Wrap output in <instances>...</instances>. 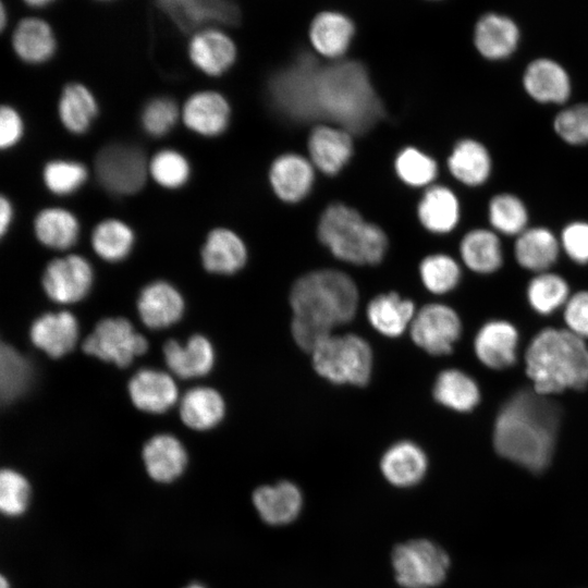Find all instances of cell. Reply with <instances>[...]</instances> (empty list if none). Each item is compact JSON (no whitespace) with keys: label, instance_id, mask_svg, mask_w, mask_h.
Wrapping results in <instances>:
<instances>
[{"label":"cell","instance_id":"6da1fadb","mask_svg":"<svg viewBox=\"0 0 588 588\" xmlns=\"http://www.w3.org/2000/svg\"><path fill=\"white\" fill-rule=\"evenodd\" d=\"M301 113L304 122L326 119L350 134H364L384 117V108L360 62L348 60L320 66L308 56Z\"/></svg>","mask_w":588,"mask_h":588},{"label":"cell","instance_id":"7a4b0ae2","mask_svg":"<svg viewBox=\"0 0 588 588\" xmlns=\"http://www.w3.org/2000/svg\"><path fill=\"white\" fill-rule=\"evenodd\" d=\"M561 408L534 390L514 393L499 411L493 446L503 458L532 471L544 470L553 456Z\"/></svg>","mask_w":588,"mask_h":588},{"label":"cell","instance_id":"3957f363","mask_svg":"<svg viewBox=\"0 0 588 588\" xmlns=\"http://www.w3.org/2000/svg\"><path fill=\"white\" fill-rule=\"evenodd\" d=\"M289 302L291 334L299 348L311 354L333 329L351 322L359 294L354 280L336 269L309 271L293 283Z\"/></svg>","mask_w":588,"mask_h":588},{"label":"cell","instance_id":"277c9868","mask_svg":"<svg viewBox=\"0 0 588 588\" xmlns=\"http://www.w3.org/2000/svg\"><path fill=\"white\" fill-rule=\"evenodd\" d=\"M532 390L550 396L588 387V346L567 329L546 328L535 335L525 354Z\"/></svg>","mask_w":588,"mask_h":588},{"label":"cell","instance_id":"5b68a950","mask_svg":"<svg viewBox=\"0 0 588 588\" xmlns=\"http://www.w3.org/2000/svg\"><path fill=\"white\" fill-rule=\"evenodd\" d=\"M317 235L335 258L359 266L381 262L389 245L379 225L365 221L357 210L340 203L324 209Z\"/></svg>","mask_w":588,"mask_h":588},{"label":"cell","instance_id":"8992f818","mask_svg":"<svg viewBox=\"0 0 588 588\" xmlns=\"http://www.w3.org/2000/svg\"><path fill=\"white\" fill-rule=\"evenodd\" d=\"M310 355L314 370L331 383L365 387L370 381L372 350L357 334H332Z\"/></svg>","mask_w":588,"mask_h":588},{"label":"cell","instance_id":"52a82bcc","mask_svg":"<svg viewBox=\"0 0 588 588\" xmlns=\"http://www.w3.org/2000/svg\"><path fill=\"white\" fill-rule=\"evenodd\" d=\"M391 564L402 588H436L445 580L450 556L434 541L418 538L396 544Z\"/></svg>","mask_w":588,"mask_h":588},{"label":"cell","instance_id":"ba28073f","mask_svg":"<svg viewBox=\"0 0 588 588\" xmlns=\"http://www.w3.org/2000/svg\"><path fill=\"white\" fill-rule=\"evenodd\" d=\"M148 161L144 151L127 143H111L95 156L97 181L109 193L119 196L139 192L147 180Z\"/></svg>","mask_w":588,"mask_h":588},{"label":"cell","instance_id":"9c48e42d","mask_svg":"<svg viewBox=\"0 0 588 588\" xmlns=\"http://www.w3.org/2000/svg\"><path fill=\"white\" fill-rule=\"evenodd\" d=\"M82 348L88 355L123 368L128 366L134 357L144 354L148 343L142 334L135 332L128 320L107 318L98 322L84 340Z\"/></svg>","mask_w":588,"mask_h":588},{"label":"cell","instance_id":"30bf717a","mask_svg":"<svg viewBox=\"0 0 588 588\" xmlns=\"http://www.w3.org/2000/svg\"><path fill=\"white\" fill-rule=\"evenodd\" d=\"M416 346L433 356L451 354L462 333V321L450 306L431 303L422 306L409 326Z\"/></svg>","mask_w":588,"mask_h":588},{"label":"cell","instance_id":"8fae6325","mask_svg":"<svg viewBox=\"0 0 588 588\" xmlns=\"http://www.w3.org/2000/svg\"><path fill=\"white\" fill-rule=\"evenodd\" d=\"M156 5L185 34L217 25L234 26L241 21L240 8L224 0H161Z\"/></svg>","mask_w":588,"mask_h":588},{"label":"cell","instance_id":"7c38bea8","mask_svg":"<svg viewBox=\"0 0 588 588\" xmlns=\"http://www.w3.org/2000/svg\"><path fill=\"white\" fill-rule=\"evenodd\" d=\"M91 283V267L78 255L51 260L42 275L46 294L53 302L61 304L75 303L84 298Z\"/></svg>","mask_w":588,"mask_h":588},{"label":"cell","instance_id":"4fadbf2b","mask_svg":"<svg viewBox=\"0 0 588 588\" xmlns=\"http://www.w3.org/2000/svg\"><path fill=\"white\" fill-rule=\"evenodd\" d=\"M252 501L261 520L270 526L293 523L304 505L302 490L290 480L257 487L252 494Z\"/></svg>","mask_w":588,"mask_h":588},{"label":"cell","instance_id":"5bb4252c","mask_svg":"<svg viewBox=\"0 0 588 588\" xmlns=\"http://www.w3.org/2000/svg\"><path fill=\"white\" fill-rule=\"evenodd\" d=\"M181 117L189 131L205 137H215L228 128L231 108L220 93L199 90L186 99Z\"/></svg>","mask_w":588,"mask_h":588},{"label":"cell","instance_id":"9a60e30c","mask_svg":"<svg viewBox=\"0 0 588 588\" xmlns=\"http://www.w3.org/2000/svg\"><path fill=\"white\" fill-rule=\"evenodd\" d=\"M236 53L234 41L216 27L193 34L187 45L193 65L213 77L224 74L234 64Z\"/></svg>","mask_w":588,"mask_h":588},{"label":"cell","instance_id":"2e32d148","mask_svg":"<svg viewBox=\"0 0 588 588\" xmlns=\"http://www.w3.org/2000/svg\"><path fill=\"white\" fill-rule=\"evenodd\" d=\"M428 464L426 452L409 440L391 444L379 462L383 478L396 488L417 486L425 478Z\"/></svg>","mask_w":588,"mask_h":588},{"label":"cell","instance_id":"e0dca14e","mask_svg":"<svg viewBox=\"0 0 588 588\" xmlns=\"http://www.w3.org/2000/svg\"><path fill=\"white\" fill-rule=\"evenodd\" d=\"M518 332L505 320L485 323L474 340L477 358L486 367L500 370L511 367L517 358Z\"/></svg>","mask_w":588,"mask_h":588},{"label":"cell","instance_id":"ac0fdd59","mask_svg":"<svg viewBox=\"0 0 588 588\" xmlns=\"http://www.w3.org/2000/svg\"><path fill=\"white\" fill-rule=\"evenodd\" d=\"M147 475L156 482L171 483L182 476L187 465L184 445L172 434L150 438L142 450Z\"/></svg>","mask_w":588,"mask_h":588},{"label":"cell","instance_id":"d6986e66","mask_svg":"<svg viewBox=\"0 0 588 588\" xmlns=\"http://www.w3.org/2000/svg\"><path fill=\"white\" fill-rule=\"evenodd\" d=\"M269 179L274 194L281 200L295 204L310 192L315 173L311 162L303 156L284 154L272 162Z\"/></svg>","mask_w":588,"mask_h":588},{"label":"cell","instance_id":"ffe728a7","mask_svg":"<svg viewBox=\"0 0 588 588\" xmlns=\"http://www.w3.org/2000/svg\"><path fill=\"white\" fill-rule=\"evenodd\" d=\"M32 343L53 358L72 351L78 338V323L69 311L48 313L37 318L29 330Z\"/></svg>","mask_w":588,"mask_h":588},{"label":"cell","instance_id":"44dd1931","mask_svg":"<svg viewBox=\"0 0 588 588\" xmlns=\"http://www.w3.org/2000/svg\"><path fill=\"white\" fill-rule=\"evenodd\" d=\"M311 162L327 175L339 173L353 152L351 134L340 127L316 126L308 137Z\"/></svg>","mask_w":588,"mask_h":588},{"label":"cell","instance_id":"7402d4cb","mask_svg":"<svg viewBox=\"0 0 588 588\" xmlns=\"http://www.w3.org/2000/svg\"><path fill=\"white\" fill-rule=\"evenodd\" d=\"M137 309L145 326L162 329L181 319L184 301L174 286L164 281H156L142 290Z\"/></svg>","mask_w":588,"mask_h":588},{"label":"cell","instance_id":"603a6c76","mask_svg":"<svg viewBox=\"0 0 588 588\" xmlns=\"http://www.w3.org/2000/svg\"><path fill=\"white\" fill-rule=\"evenodd\" d=\"M523 84L538 102H565L571 94V81L565 69L548 58L531 61L525 70Z\"/></svg>","mask_w":588,"mask_h":588},{"label":"cell","instance_id":"cb8c5ba5","mask_svg":"<svg viewBox=\"0 0 588 588\" xmlns=\"http://www.w3.org/2000/svg\"><path fill=\"white\" fill-rule=\"evenodd\" d=\"M12 48L20 60L28 64L49 61L57 50V39L52 27L40 17H24L15 25Z\"/></svg>","mask_w":588,"mask_h":588},{"label":"cell","instance_id":"d4e9b609","mask_svg":"<svg viewBox=\"0 0 588 588\" xmlns=\"http://www.w3.org/2000/svg\"><path fill=\"white\" fill-rule=\"evenodd\" d=\"M201 260L208 272L233 274L244 267L247 249L235 232L226 228H216L208 233L201 247Z\"/></svg>","mask_w":588,"mask_h":588},{"label":"cell","instance_id":"484cf974","mask_svg":"<svg viewBox=\"0 0 588 588\" xmlns=\"http://www.w3.org/2000/svg\"><path fill=\"white\" fill-rule=\"evenodd\" d=\"M133 404L140 411L160 414L168 411L177 399L174 380L166 372L142 369L128 382Z\"/></svg>","mask_w":588,"mask_h":588},{"label":"cell","instance_id":"4316f807","mask_svg":"<svg viewBox=\"0 0 588 588\" xmlns=\"http://www.w3.org/2000/svg\"><path fill=\"white\" fill-rule=\"evenodd\" d=\"M415 304L396 292L375 296L367 305L369 324L381 335L399 338L409 329L416 315Z\"/></svg>","mask_w":588,"mask_h":588},{"label":"cell","instance_id":"83f0119b","mask_svg":"<svg viewBox=\"0 0 588 588\" xmlns=\"http://www.w3.org/2000/svg\"><path fill=\"white\" fill-rule=\"evenodd\" d=\"M163 354L170 370L183 379L207 375L215 363L211 343L199 334L191 336L185 345L169 340L163 346Z\"/></svg>","mask_w":588,"mask_h":588},{"label":"cell","instance_id":"f1b7e54d","mask_svg":"<svg viewBox=\"0 0 588 588\" xmlns=\"http://www.w3.org/2000/svg\"><path fill=\"white\" fill-rule=\"evenodd\" d=\"M519 30L513 20L497 13L481 16L474 32L478 52L487 59L499 60L512 54L518 44Z\"/></svg>","mask_w":588,"mask_h":588},{"label":"cell","instance_id":"f546056e","mask_svg":"<svg viewBox=\"0 0 588 588\" xmlns=\"http://www.w3.org/2000/svg\"><path fill=\"white\" fill-rule=\"evenodd\" d=\"M354 36L352 21L333 11L316 15L309 27V39L314 49L321 56L336 59L345 53Z\"/></svg>","mask_w":588,"mask_h":588},{"label":"cell","instance_id":"4dcf8cb0","mask_svg":"<svg viewBox=\"0 0 588 588\" xmlns=\"http://www.w3.org/2000/svg\"><path fill=\"white\" fill-rule=\"evenodd\" d=\"M98 114V102L82 83H68L58 100V117L63 127L75 135L86 133Z\"/></svg>","mask_w":588,"mask_h":588},{"label":"cell","instance_id":"1f68e13d","mask_svg":"<svg viewBox=\"0 0 588 588\" xmlns=\"http://www.w3.org/2000/svg\"><path fill=\"white\" fill-rule=\"evenodd\" d=\"M417 215L421 225L429 232L449 233L460 220L458 199L450 188L432 186L421 197Z\"/></svg>","mask_w":588,"mask_h":588},{"label":"cell","instance_id":"d6a6232c","mask_svg":"<svg viewBox=\"0 0 588 588\" xmlns=\"http://www.w3.org/2000/svg\"><path fill=\"white\" fill-rule=\"evenodd\" d=\"M225 404L221 394L208 387L188 390L180 403V416L189 428L198 431L216 427L224 417Z\"/></svg>","mask_w":588,"mask_h":588},{"label":"cell","instance_id":"836d02e7","mask_svg":"<svg viewBox=\"0 0 588 588\" xmlns=\"http://www.w3.org/2000/svg\"><path fill=\"white\" fill-rule=\"evenodd\" d=\"M514 254L520 267L538 273L547 272L558 259L559 242L546 228L526 229L516 238Z\"/></svg>","mask_w":588,"mask_h":588},{"label":"cell","instance_id":"e575fe53","mask_svg":"<svg viewBox=\"0 0 588 588\" xmlns=\"http://www.w3.org/2000/svg\"><path fill=\"white\" fill-rule=\"evenodd\" d=\"M432 395L442 406L458 413L471 412L480 402L476 381L462 370H442L436 378Z\"/></svg>","mask_w":588,"mask_h":588},{"label":"cell","instance_id":"d590c367","mask_svg":"<svg viewBox=\"0 0 588 588\" xmlns=\"http://www.w3.org/2000/svg\"><path fill=\"white\" fill-rule=\"evenodd\" d=\"M34 231L42 245L53 249H68L77 241L79 223L68 209L47 207L36 215Z\"/></svg>","mask_w":588,"mask_h":588},{"label":"cell","instance_id":"8d00e7d4","mask_svg":"<svg viewBox=\"0 0 588 588\" xmlns=\"http://www.w3.org/2000/svg\"><path fill=\"white\" fill-rule=\"evenodd\" d=\"M452 175L468 186L487 181L491 171V159L487 148L475 139H462L448 159Z\"/></svg>","mask_w":588,"mask_h":588},{"label":"cell","instance_id":"74e56055","mask_svg":"<svg viewBox=\"0 0 588 588\" xmlns=\"http://www.w3.org/2000/svg\"><path fill=\"white\" fill-rule=\"evenodd\" d=\"M460 253L463 262L477 273L494 272L503 262L499 237L486 229H475L466 233L461 242Z\"/></svg>","mask_w":588,"mask_h":588},{"label":"cell","instance_id":"f35d334b","mask_svg":"<svg viewBox=\"0 0 588 588\" xmlns=\"http://www.w3.org/2000/svg\"><path fill=\"white\" fill-rule=\"evenodd\" d=\"M134 243L132 229L119 219H106L99 222L91 233V246L95 253L107 261H120L131 252Z\"/></svg>","mask_w":588,"mask_h":588},{"label":"cell","instance_id":"ab89813d","mask_svg":"<svg viewBox=\"0 0 588 588\" xmlns=\"http://www.w3.org/2000/svg\"><path fill=\"white\" fill-rule=\"evenodd\" d=\"M567 282L559 274L538 273L527 286V299L531 308L541 315H550L569 298Z\"/></svg>","mask_w":588,"mask_h":588},{"label":"cell","instance_id":"60d3db41","mask_svg":"<svg viewBox=\"0 0 588 588\" xmlns=\"http://www.w3.org/2000/svg\"><path fill=\"white\" fill-rule=\"evenodd\" d=\"M419 277L432 294H445L460 282L461 268L456 260L445 254L426 256L419 264Z\"/></svg>","mask_w":588,"mask_h":588},{"label":"cell","instance_id":"b9f144b4","mask_svg":"<svg viewBox=\"0 0 588 588\" xmlns=\"http://www.w3.org/2000/svg\"><path fill=\"white\" fill-rule=\"evenodd\" d=\"M148 172L158 185L168 189H176L188 182L191 166L182 152L167 148L157 151L151 157Z\"/></svg>","mask_w":588,"mask_h":588},{"label":"cell","instance_id":"7bdbcfd3","mask_svg":"<svg viewBox=\"0 0 588 588\" xmlns=\"http://www.w3.org/2000/svg\"><path fill=\"white\" fill-rule=\"evenodd\" d=\"M28 362L12 346L2 344L0 350L1 401L9 403L22 394L29 382Z\"/></svg>","mask_w":588,"mask_h":588},{"label":"cell","instance_id":"ee69618b","mask_svg":"<svg viewBox=\"0 0 588 588\" xmlns=\"http://www.w3.org/2000/svg\"><path fill=\"white\" fill-rule=\"evenodd\" d=\"M42 182L57 196H68L78 191L86 182V167L75 160L54 159L44 166Z\"/></svg>","mask_w":588,"mask_h":588},{"label":"cell","instance_id":"f6af8a7d","mask_svg":"<svg viewBox=\"0 0 588 588\" xmlns=\"http://www.w3.org/2000/svg\"><path fill=\"white\" fill-rule=\"evenodd\" d=\"M491 225L506 235H519L526 230L528 213L524 203L512 194L495 195L489 204Z\"/></svg>","mask_w":588,"mask_h":588},{"label":"cell","instance_id":"bcb514c9","mask_svg":"<svg viewBox=\"0 0 588 588\" xmlns=\"http://www.w3.org/2000/svg\"><path fill=\"white\" fill-rule=\"evenodd\" d=\"M394 168L407 185L420 187L431 183L438 173L437 162L415 147H406L396 156Z\"/></svg>","mask_w":588,"mask_h":588},{"label":"cell","instance_id":"7dc6e473","mask_svg":"<svg viewBox=\"0 0 588 588\" xmlns=\"http://www.w3.org/2000/svg\"><path fill=\"white\" fill-rule=\"evenodd\" d=\"M30 500V485L27 478L12 468L0 473V511L4 516L14 518L23 515Z\"/></svg>","mask_w":588,"mask_h":588},{"label":"cell","instance_id":"c3c4849f","mask_svg":"<svg viewBox=\"0 0 588 588\" xmlns=\"http://www.w3.org/2000/svg\"><path fill=\"white\" fill-rule=\"evenodd\" d=\"M179 117V107L172 98L155 97L144 106L140 113V124L147 135L159 138L174 127Z\"/></svg>","mask_w":588,"mask_h":588},{"label":"cell","instance_id":"681fc988","mask_svg":"<svg viewBox=\"0 0 588 588\" xmlns=\"http://www.w3.org/2000/svg\"><path fill=\"white\" fill-rule=\"evenodd\" d=\"M555 133L566 143L581 145L588 143V103L568 107L554 119Z\"/></svg>","mask_w":588,"mask_h":588},{"label":"cell","instance_id":"f907efd6","mask_svg":"<svg viewBox=\"0 0 588 588\" xmlns=\"http://www.w3.org/2000/svg\"><path fill=\"white\" fill-rule=\"evenodd\" d=\"M561 244L572 260L578 264H587L588 223L576 221L567 224L562 231Z\"/></svg>","mask_w":588,"mask_h":588},{"label":"cell","instance_id":"816d5d0a","mask_svg":"<svg viewBox=\"0 0 588 588\" xmlns=\"http://www.w3.org/2000/svg\"><path fill=\"white\" fill-rule=\"evenodd\" d=\"M567 330L583 340L588 338V291H580L568 298L564 308Z\"/></svg>","mask_w":588,"mask_h":588},{"label":"cell","instance_id":"f5cc1de1","mask_svg":"<svg viewBox=\"0 0 588 588\" xmlns=\"http://www.w3.org/2000/svg\"><path fill=\"white\" fill-rule=\"evenodd\" d=\"M24 123L19 111L10 105L0 108V147L2 150L14 147L22 138Z\"/></svg>","mask_w":588,"mask_h":588},{"label":"cell","instance_id":"db71d44e","mask_svg":"<svg viewBox=\"0 0 588 588\" xmlns=\"http://www.w3.org/2000/svg\"><path fill=\"white\" fill-rule=\"evenodd\" d=\"M13 219V206L8 197H0V234L4 236Z\"/></svg>","mask_w":588,"mask_h":588},{"label":"cell","instance_id":"11a10c76","mask_svg":"<svg viewBox=\"0 0 588 588\" xmlns=\"http://www.w3.org/2000/svg\"><path fill=\"white\" fill-rule=\"evenodd\" d=\"M51 3H52L51 0H29V1H25V4H27L28 7H32V8L46 7V5H49Z\"/></svg>","mask_w":588,"mask_h":588},{"label":"cell","instance_id":"9f6ffc18","mask_svg":"<svg viewBox=\"0 0 588 588\" xmlns=\"http://www.w3.org/2000/svg\"><path fill=\"white\" fill-rule=\"evenodd\" d=\"M7 25V11L3 2H0V29L3 30Z\"/></svg>","mask_w":588,"mask_h":588},{"label":"cell","instance_id":"6f0895ef","mask_svg":"<svg viewBox=\"0 0 588 588\" xmlns=\"http://www.w3.org/2000/svg\"><path fill=\"white\" fill-rule=\"evenodd\" d=\"M0 588H11L9 580L3 575L0 577Z\"/></svg>","mask_w":588,"mask_h":588},{"label":"cell","instance_id":"680465c9","mask_svg":"<svg viewBox=\"0 0 588 588\" xmlns=\"http://www.w3.org/2000/svg\"><path fill=\"white\" fill-rule=\"evenodd\" d=\"M183 588H206V587L204 585L199 584V583H191V584H188L187 586H185Z\"/></svg>","mask_w":588,"mask_h":588}]
</instances>
